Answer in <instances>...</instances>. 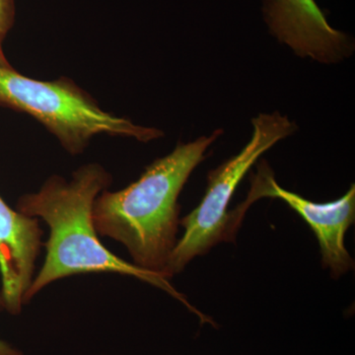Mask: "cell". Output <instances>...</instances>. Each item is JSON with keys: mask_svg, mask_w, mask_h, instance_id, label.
Listing matches in <instances>:
<instances>
[{"mask_svg": "<svg viewBox=\"0 0 355 355\" xmlns=\"http://www.w3.org/2000/svg\"><path fill=\"white\" fill-rule=\"evenodd\" d=\"M0 67H11L12 65L10 64L9 60L6 57V53H4L3 49H2V42H0Z\"/></svg>", "mask_w": 355, "mask_h": 355, "instance_id": "30bf717a", "label": "cell"}, {"mask_svg": "<svg viewBox=\"0 0 355 355\" xmlns=\"http://www.w3.org/2000/svg\"><path fill=\"white\" fill-rule=\"evenodd\" d=\"M270 32L296 55L321 64H338L352 55L354 44L334 29L315 0H263Z\"/></svg>", "mask_w": 355, "mask_h": 355, "instance_id": "8992f818", "label": "cell"}, {"mask_svg": "<svg viewBox=\"0 0 355 355\" xmlns=\"http://www.w3.org/2000/svg\"><path fill=\"white\" fill-rule=\"evenodd\" d=\"M40 219L11 209L0 196L1 310L19 315L34 279L44 231Z\"/></svg>", "mask_w": 355, "mask_h": 355, "instance_id": "52a82bcc", "label": "cell"}, {"mask_svg": "<svg viewBox=\"0 0 355 355\" xmlns=\"http://www.w3.org/2000/svg\"><path fill=\"white\" fill-rule=\"evenodd\" d=\"M220 135L217 130L209 137L179 142L127 188L100 193L93 207L98 234L123 244L135 266L165 275L178 241L180 193Z\"/></svg>", "mask_w": 355, "mask_h": 355, "instance_id": "7a4b0ae2", "label": "cell"}, {"mask_svg": "<svg viewBox=\"0 0 355 355\" xmlns=\"http://www.w3.org/2000/svg\"><path fill=\"white\" fill-rule=\"evenodd\" d=\"M0 107L31 116L71 155L83 153L98 135L149 142L162 130L109 113L69 77L43 81L0 67Z\"/></svg>", "mask_w": 355, "mask_h": 355, "instance_id": "3957f363", "label": "cell"}, {"mask_svg": "<svg viewBox=\"0 0 355 355\" xmlns=\"http://www.w3.org/2000/svg\"><path fill=\"white\" fill-rule=\"evenodd\" d=\"M112 182V175L102 165L89 163L72 173L69 180L53 175L38 191L18 200V211L41 218L50 228V237L44 244V265L33 279L24 304L57 280L84 273H118L162 289L197 314L202 323H209L210 318L193 307L165 275L123 260L100 241L93 207L96 198L108 190Z\"/></svg>", "mask_w": 355, "mask_h": 355, "instance_id": "6da1fadb", "label": "cell"}, {"mask_svg": "<svg viewBox=\"0 0 355 355\" xmlns=\"http://www.w3.org/2000/svg\"><path fill=\"white\" fill-rule=\"evenodd\" d=\"M2 298L0 295V310H1ZM0 355H24L21 350L15 349L10 343L0 340Z\"/></svg>", "mask_w": 355, "mask_h": 355, "instance_id": "9c48e42d", "label": "cell"}, {"mask_svg": "<svg viewBox=\"0 0 355 355\" xmlns=\"http://www.w3.org/2000/svg\"><path fill=\"white\" fill-rule=\"evenodd\" d=\"M253 133L234 157L212 170L202 202L180 219L184 234L178 239L164 270L167 279L180 273L191 261L207 254L221 242L234 241L241 224L228 207L236 189L252 166L280 140L295 132V123L279 112L260 114L252 120Z\"/></svg>", "mask_w": 355, "mask_h": 355, "instance_id": "277c9868", "label": "cell"}, {"mask_svg": "<svg viewBox=\"0 0 355 355\" xmlns=\"http://www.w3.org/2000/svg\"><path fill=\"white\" fill-rule=\"evenodd\" d=\"M15 22V0H0V42H3Z\"/></svg>", "mask_w": 355, "mask_h": 355, "instance_id": "ba28073f", "label": "cell"}, {"mask_svg": "<svg viewBox=\"0 0 355 355\" xmlns=\"http://www.w3.org/2000/svg\"><path fill=\"white\" fill-rule=\"evenodd\" d=\"M263 198L284 200L307 222L319 243L322 263L331 270V277L338 279L354 268V261L345 244V233L355 219L354 184L338 200L311 202L298 193L282 188L275 181L272 169L263 161L252 179L249 195L236 207V211L244 217L250 205Z\"/></svg>", "mask_w": 355, "mask_h": 355, "instance_id": "5b68a950", "label": "cell"}]
</instances>
